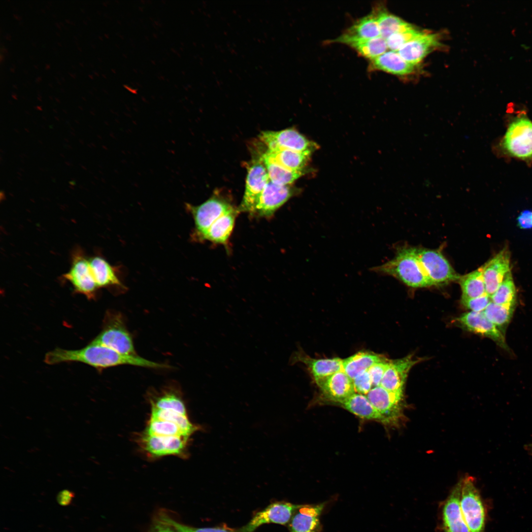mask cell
Here are the masks:
<instances>
[{"label": "cell", "instance_id": "obj_6", "mask_svg": "<svg viewBox=\"0 0 532 532\" xmlns=\"http://www.w3.org/2000/svg\"><path fill=\"white\" fill-rule=\"evenodd\" d=\"M186 207L193 217L195 233L200 239L218 218L236 208L229 200L217 194L200 205L186 203Z\"/></svg>", "mask_w": 532, "mask_h": 532}, {"label": "cell", "instance_id": "obj_19", "mask_svg": "<svg viewBox=\"0 0 532 532\" xmlns=\"http://www.w3.org/2000/svg\"><path fill=\"white\" fill-rule=\"evenodd\" d=\"M439 40L437 34L426 33L397 52L405 61L416 66L438 46Z\"/></svg>", "mask_w": 532, "mask_h": 532}, {"label": "cell", "instance_id": "obj_5", "mask_svg": "<svg viewBox=\"0 0 532 532\" xmlns=\"http://www.w3.org/2000/svg\"><path fill=\"white\" fill-rule=\"evenodd\" d=\"M502 146L511 156L523 160L532 158V121L522 115L509 124Z\"/></svg>", "mask_w": 532, "mask_h": 532}, {"label": "cell", "instance_id": "obj_2", "mask_svg": "<svg viewBox=\"0 0 532 532\" xmlns=\"http://www.w3.org/2000/svg\"><path fill=\"white\" fill-rule=\"evenodd\" d=\"M92 341L123 354L137 355L132 336L126 328L122 315L118 312H106L102 330Z\"/></svg>", "mask_w": 532, "mask_h": 532}, {"label": "cell", "instance_id": "obj_29", "mask_svg": "<svg viewBox=\"0 0 532 532\" xmlns=\"http://www.w3.org/2000/svg\"><path fill=\"white\" fill-rule=\"evenodd\" d=\"M260 159L266 169L269 180L278 185H289L308 171V169L299 171L287 169L272 161L264 153Z\"/></svg>", "mask_w": 532, "mask_h": 532}, {"label": "cell", "instance_id": "obj_33", "mask_svg": "<svg viewBox=\"0 0 532 532\" xmlns=\"http://www.w3.org/2000/svg\"><path fill=\"white\" fill-rule=\"evenodd\" d=\"M150 417L174 423L190 436L198 430V427L190 422L187 415L175 411L151 408Z\"/></svg>", "mask_w": 532, "mask_h": 532}, {"label": "cell", "instance_id": "obj_44", "mask_svg": "<svg viewBox=\"0 0 532 532\" xmlns=\"http://www.w3.org/2000/svg\"><path fill=\"white\" fill-rule=\"evenodd\" d=\"M74 497V493L68 490H63L58 494L56 498L58 503L62 506L69 505L73 498Z\"/></svg>", "mask_w": 532, "mask_h": 532}, {"label": "cell", "instance_id": "obj_9", "mask_svg": "<svg viewBox=\"0 0 532 532\" xmlns=\"http://www.w3.org/2000/svg\"><path fill=\"white\" fill-rule=\"evenodd\" d=\"M63 277L73 286L75 291L92 299L95 296L98 288L89 259L80 248L76 249L72 254L69 270Z\"/></svg>", "mask_w": 532, "mask_h": 532}, {"label": "cell", "instance_id": "obj_42", "mask_svg": "<svg viewBox=\"0 0 532 532\" xmlns=\"http://www.w3.org/2000/svg\"><path fill=\"white\" fill-rule=\"evenodd\" d=\"M355 391L366 395L373 388L370 375L367 371L360 374L353 380Z\"/></svg>", "mask_w": 532, "mask_h": 532}, {"label": "cell", "instance_id": "obj_17", "mask_svg": "<svg viewBox=\"0 0 532 532\" xmlns=\"http://www.w3.org/2000/svg\"><path fill=\"white\" fill-rule=\"evenodd\" d=\"M457 320L466 330L488 337L501 348L508 350L503 333L486 317L483 312L465 313Z\"/></svg>", "mask_w": 532, "mask_h": 532}, {"label": "cell", "instance_id": "obj_4", "mask_svg": "<svg viewBox=\"0 0 532 532\" xmlns=\"http://www.w3.org/2000/svg\"><path fill=\"white\" fill-rule=\"evenodd\" d=\"M189 438L187 436L151 435L143 432L137 436L136 442L149 458L157 459L167 455L185 458L188 455Z\"/></svg>", "mask_w": 532, "mask_h": 532}, {"label": "cell", "instance_id": "obj_38", "mask_svg": "<svg viewBox=\"0 0 532 532\" xmlns=\"http://www.w3.org/2000/svg\"><path fill=\"white\" fill-rule=\"evenodd\" d=\"M426 33L413 26L394 33L386 39L388 48L390 50L397 52L405 45Z\"/></svg>", "mask_w": 532, "mask_h": 532}, {"label": "cell", "instance_id": "obj_41", "mask_svg": "<svg viewBox=\"0 0 532 532\" xmlns=\"http://www.w3.org/2000/svg\"><path fill=\"white\" fill-rule=\"evenodd\" d=\"M390 362L384 360L373 365L367 370L373 387L380 386L382 378L388 368Z\"/></svg>", "mask_w": 532, "mask_h": 532}, {"label": "cell", "instance_id": "obj_37", "mask_svg": "<svg viewBox=\"0 0 532 532\" xmlns=\"http://www.w3.org/2000/svg\"><path fill=\"white\" fill-rule=\"evenodd\" d=\"M491 299L498 304L515 306L516 291L511 271L506 274L498 289L491 296Z\"/></svg>", "mask_w": 532, "mask_h": 532}, {"label": "cell", "instance_id": "obj_47", "mask_svg": "<svg viewBox=\"0 0 532 532\" xmlns=\"http://www.w3.org/2000/svg\"></svg>", "mask_w": 532, "mask_h": 532}, {"label": "cell", "instance_id": "obj_39", "mask_svg": "<svg viewBox=\"0 0 532 532\" xmlns=\"http://www.w3.org/2000/svg\"><path fill=\"white\" fill-rule=\"evenodd\" d=\"M158 518L171 526L176 532H242L224 527L195 528L180 523L165 513H161Z\"/></svg>", "mask_w": 532, "mask_h": 532}, {"label": "cell", "instance_id": "obj_13", "mask_svg": "<svg viewBox=\"0 0 532 532\" xmlns=\"http://www.w3.org/2000/svg\"><path fill=\"white\" fill-rule=\"evenodd\" d=\"M301 505L284 501L273 502L256 513L248 523L239 530L242 532H254L263 524L273 523L285 525L289 523Z\"/></svg>", "mask_w": 532, "mask_h": 532}, {"label": "cell", "instance_id": "obj_23", "mask_svg": "<svg viewBox=\"0 0 532 532\" xmlns=\"http://www.w3.org/2000/svg\"><path fill=\"white\" fill-rule=\"evenodd\" d=\"M373 68L397 75H406L415 70L416 66L405 61L397 51H387L372 60Z\"/></svg>", "mask_w": 532, "mask_h": 532}, {"label": "cell", "instance_id": "obj_46", "mask_svg": "<svg viewBox=\"0 0 532 532\" xmlns=\"http://www.w3.org/2000/svg\"><path fill=\"white\" fill-rule=\"evenodd\" d=\"M528 446H529V449H530V450L532 452V443L529 445Z\"/></svg>", "mask_w": 532, "mask_h": 532}, {"label": "cell", "instance_id": "obj_21", "mask_svg": "<svg viewBox=\"0 0 532 532\" xmlns=\"http://www.w3.org/2000/svg\"><path fill=\"white\" fill-rule=\"evenodd\" d=\"M380 36V30L375 14H370L357 20L334 41L351 43Z\"/></svg>", "mask_w": 532, "mask_h": 532}, {"label": "cell", "instance_id": "obj_24", "mask_svg": "<svg viewBox=\"0 0 532 532\" xmlns=\"http://www.w3.org/2000/svg\"><path fill=\"white\" fill-rule=\"evenodd\" d=\"M149 401L151 408L170 410L187 415L181 393L176 387H166L152 395Z\"/></svg>", "mask_w": 532, "mask_h": 532}, {"label": "cell", "instance_id": "obj_16", "mask_svg": "<svg viewBox=\"0 0 532 532\" xmlns=\"http://www.w3.org/2000/svg\"><path fill=\"white\" fill-rule=\"evenodd\" d=\"M326 504H301L288 523L290 532H321L320 518Z\"/></svg>", "mask_w": 532, "mask_h": 532}, {"label": "cell", "instance_id": "obj_7", "mask_svg": "<svg viewBox=\"0 0 532 532\" xmlns=\"http://www.w3.org/2000/svg\"><path fill=\"white\" fill-rule=\"evenodd\" d=\"M366 395L384 418L385 425L398 426L405 419L403 393L391 392L378 386L373 387Z\"/></svg>", "mask_w": 532, "mask_h": 532}, {"label": "cell", "instance_id": "obj_10", "mask_svg": "<svg viewBox=\"0 0 532 532\" xmlns=\"http://www.w3.org/2000/svg\"><path fill=\"white\" fill-rule=\"evenodd\" d=\"M269 181L266 169L261 159L254 161L248 169L244 196L238 207L239 213L252 215Z\"/></svg>", "mask_w": 532, "mask_h": 532}, {"label": "cell", "instance_id": "obj_30", "mask_svg": "<svg viewBox=\"0 0 532 532\" xmlns=\"http://www.w3.org/2000/svg\"><path fill=\"white\" fill-rule=\"evenodd\" d=\"M89 262L98 288L121 285L114 268L104 258L95 256L89 259Z\"/></svg>", "mask_w": 532, "mask_h": 532}, {"label": "cell", "instance_id": "obj_14", "mask_svg": "<svg viewBox=\"0 0 532 532\" xmlns=\"http://www.w3.org/2000/svg\"><path fill=\"white\" fill-rule=\"evenodd\" d=\"M462 483L463 478L455 485L442 504L441 523L444 532H470L460 505Z\"/></svg>", "mask_w": 532, "mask_h": 532}, {"label": "cell", "instance_id": "obj_40", "mask_svg": "<svg viewBox=\"0 0 532 532\" xmlns=\"http://www.w3.org/2000/svg\"><path fill=\"white\" fill-rule=\"evenodd\" d=\"M491 301V297L487 294L475 298H461L462 303L474 312H483Z\"/></svg>", "mask_w": 532, "mask_h": 532}, {"label": "cell", "instance_id": "obj_12", "mask_svg": "<svg viewBox=\"0 0 532 532\" xmlns=\"http://www.w3.org/2000/svg\"><path fill=\"white\" fill-rule=\"evenodd\" d=\"M298 193L290 185H280L270 180L266 186L253 216L269 218L290 198Z\"/></svg>", "mask_w": 532, "mask_h": 532}, {"label": "cell", "instance_id": "obj_27", "mask_svg": "<svg viewBox=\"0 0 532 532\" xmlns=\"http://www.w3.org/2000/svg\"><path fill=\"white\" fill-rule=\"evenodd\" d=\"M340 404L347 411L361 418L378 421L385 424L384 418L366 395L355 393Z\"/></svg>", "mask_w": 532, "mask_h": 532}, {"label": "cell", "instance_id": "obj_3", "mask_svg": "<svg viewBox=\"0 0 532 532\" xmlns=\"http://www.w3.org/2000/svg\"><path fill=\"white\" fill-rule=\"evenodd\" d=\"M460 505L470 532H484L485 507L474 480L471 476L463 478Z\"/></svg>", "mask_w": 532, "mask_h": 532}, {"label": "cell", "instance_id": "obj_8", "mask_svg": "<svg viewBox=\"0 0 532 532\" xmlns=\"http://www.w3.org/2000/svg\"><path fill=\"white\" fill-rule=\"evenodd\" d=\"M259 139L269 150L286 149L313 152L319 147L316 142L292 128L279 131H263L259 135Z\"/></svg>", "mask_w": 532, "mask_h": 532}, {"label": "cell", "instance_id": "obj_36", "mask_svg": "<svg viewBox=\"0 0 532 532\" xmlns=\"http://www.w3.org/2000/svg\"><path fill=\"white\" fill-rule=\"evenodd\" d=\"M143 432L149 434L158 436H181L190 437V435L185 433L174 423L150 417Z\"/></svg>", "mask_w": 532, "mask_h": 532}, {"label": "cell", "instance_id": "obj_1", "mask_svg": "<svg viewBox=\"0 0 532 532\" xmlns=\"http://www.w3.org/2000/svg\"><path fill=\"white\" fill-rule=\"evenodd\" d=\"M375 272L393 276L412 288L432 285L419 260L417 248L403 247L398 249L395 257L381 265L373 267Z\"/></svg>", "mask_w": 532, "mask_h": 532}, {"label": "cell", "instance_id": "obj_26", "mask_svg": "<svg viewBox=\"0 0 532 532\" xmlns=\"http://www.w3.org/2000/svg\"><path fill=\"white\" fill-rule=\"evenodd\" d=\"M238 213V208H236L218 218L211 225L201 239L227 245Z\"/></svg>", "mask_w": 532, "mask_h": 532}, {"label": "cell", "instance_id": "obj_25", "mask_svg": "<svg viewBox=\"0 0 532 532\" xmlns=\"http://www.w3.org/2000/svg\"><path fill=\"white\" fill-rule=\"evenodd\" d=\"M312 152L296 151L286 149L269 150L264 153L278 165L292 170L299 171L307 169Z\"/></svg>", "mask_w": 532, "mask_h": 532}, {"label": "cell", "instance_id": "obj_20", "mask_svg": "<svg viewBox=\"0 0 532 532\" xmlns=\"http://www.w3.org/2000/svg\"><path fill=\"white\" fill-rule=\"evenodd\" d=\"M417 362L408 356L390 362L380 386L391 392L403 393L408 373Z\"/></svg>", "mask_w": 532, "mask_h": 532}, {"label": "cell", "instance_id": "obj_35", "mask_svg": "<svg viewBox=\"0 0 532 532\" xmlns=\"http://www.w3.org/2000/svg\"><path fill=\"white\" fill-rule=\"evenodd\" d=\"M515 306L503 305L492 301L483 311L486 317L502 332L511 320Z\"/></svg>", "mask_w": 532, "mask_h": 532}, {"label": "cell", "instance_id": "obj_34", "mask_svg": "<svg viewBox=\"0 0 532 532\" xmlns=\"http://www.w3.org/2000/svg\"><path fill=\"white\" fill-rule=\"evenodd\" d=\"M349 45L363 56L371 60L387 51L388 49L386 39L381 36L358 41Z\"/></svg>", "mask_w": 532, "mask_h": 532}, {"label": "cell", "instance_id": "obj_43", "mask_svg": "<svg viewBox=\"0 0 532 532\" xmlns=\"http://www.w3.org/2000/svg\"><path fill=\"white\" fill-rule=\"evenodd\" d=\"M517 220L520 229L532 228V211L527 210L522 211L518 216Z\"/></svg>", "mask_w": 532, "mask_h": 532}, {"label": "cell", "instance_id": "obj_45", "mask_svg": "<svg viewBox=\"0 0 532 532\" xmlns=\"http://www.w3.org/2000/svg\"><path fill=\"white\" fill-rule=\"evenodd\" d=\"M151 532H176L175 530L169 525L161 520L158 519L154 522L151 528Z\"/></svg>", "mask_w": 532, "mask_h": 532}, {"label": "cell", "instance_id": "obj_18", "mask_svg": "<svg viewBox=\"0 0 532 532\" xmlns=\"http://www.w3.org/2000/svg\"><path fill=\"white\" fill-rule=\"evenodd\" d=\"M317 384L328 399L340 403L355 393L353 380L343 370L332 374Z\"/></svg>", "mask_w": 532, "mask_h": 532}, {"label": "cell", "instance_id": "obj_15", "mask_svg": "<svg viewBox=\"0 0 532 532\" xmlns=\"http://www.w3.org/2000/svg\"><path fill=\"white\" fill-rule=\"evenodd\" d=\"M510 253L504 248L481 266L486 294L491 296L510 271Z\"/></svg>", "mask_w": 532, "mask_h": 532}, {"label": "cell", "instance_id": "obj_11", "mask_svg": "<svg viewBox=\"0 0 532 532\" xmlns=\"http://www.w3.org/2000/svg\"><path fill=\"white\" fill-rule=\"evenodd\" d=\"M417 253L421 265L432 285H442L459 280L448 260L437 250L417 248Z\"/></svg>", "mask_w": 532, "mask_h": 532}, {"label": "cell", "instance_id": "obj_28", "mask_svg": "<svg viewBox=\"0 0 532 532\" xmlns=\"http://www.w3.org/2000/svg\"><path fill=\"white\" fill-rule=\"evenodd\" d=\"M380 356L369 352H359L343 360L342 370L353 380L368 370L374 364L384 360Z\"/></svg>", "mask_w": 532, "mask_h": 532}, {"label": "cell", "instance_id": "obj_31", "mask_svg": "<svg viewBox=\"0 0 532 532\" xmlns=\"http://www.w3.org/2000/svg\"><path fill=\"white\" fill-rule=\"evenodd\" d=\"M459 280L463 298H475L486 294L481 267L460 276Z\"/></svg>", "mask_w": 532, "mask_h": 532}, {"label": "cell", "instance_id": "obj_32", "mask_svg": "<svg viewBox=\"0 0 532 532\" xmlns=\"http://www.w3.org/2000/svg\"><path fill=\"white\" fill-rule=\"evenodd\" d=\"M375 14L378 22L380 36L385 39L394 33L413 27L411 24L386 11H378Z\"/></svg>", "mask_w": 532, "mask_h": 532}, {"label": "cell", "instance_id": "obj_22", "mask_svg": "<svg viewBox=\"0 0 532 532\" xmlns=\"http://www.w3.org/2000/svg\"><path fill=\"white\" fill-rule=\"evenodd\" d=\"M295 358L308 367L316 383L342 370L343 360L338 358L317 359L299 353L296 355Z\"/></svg>", "mask_w": 532, "mask_h": 532}]
</instances>
